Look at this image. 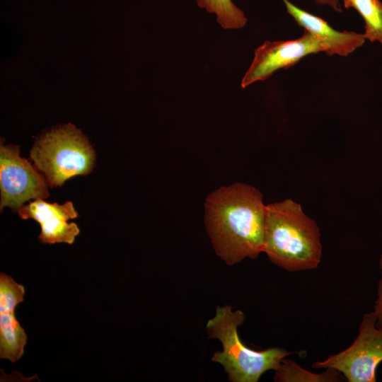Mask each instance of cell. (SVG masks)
<instances>
[{
    "label": "cell",
    "mask_w": 382,
    "mask_h": 382,
    "mask_svg": "<svg viewBox=\"0 0 382 382\" xmlns=\"http://www.w3.org/2000/svg\"><path fill=\"white\" fill-rule=\"evenodd\" d=\"M266 206L255 187L237 183L206 199L204 221L216 255L228 265L263 253Z\"/></svg>",
    "instance_id": "obj_1"
},
{
    "label": "cell",
    "mask_w": 382,
    "mask_h": 382,
    "mask_svg": "<svg viewBox=\"0 0 382 382\" xmlns=\"http://www.w3.org/2000/svg\"><path fill=\"white\" fill-rule=\"evenodd\" d=\"M322 244L316 222L291 199L267 204L264 249L270 261L288 272L316 268Z\"/></svg>",
    "instance_id": "obj_2"
},
{
    "label": "cell",
    "mask_w": 382,
    "mask_h": 382,
    "mask_svg": "<svg viewBox=\"0 0 382 382\" xmlns=\"http://www.w3.org/2000/svg\"><path fill=\"white\" fill-rule=\"evenodd\" d=\"M244 313L232 306H217L215 316L206 324L208 338L218 339L223 349L216 352L212 361L220 364L232 382H257L269 370H275L283 359L292 353L281 347L257 351L245 346L239 337L238 326L245 320Z\"/></svg>",
    "instance_id": "obj_3"
},
{
    "label": "cell",
    "mask_w": 382,
    "mask_h": 382,
    "mask_svg": "<svg viewBox=\"0 0 382 382\" xmlns=\"http://www.w3.org/2000/svg\"><path fill=\"white\" fill-rule=\"evenodd\" d=\"M30 158L53 187L71 177L91 173L96 152L81 129L69 123L41 134L30 151Z\"/></svg>",
    "instance_id": "obj_4"
},
{
    "label": "cell",
    "mask_w": 382,
    "mask_h": 382,
    "mask_svg": "<svg viewBox=\"0 0 382 382\" xmlns=\"http://www.w3.org/2000/svg\"><path fill=\"white\" fill-rule=\"evenodd\" d=\"M374 312L365 313L359 327V334L345 350L315 361L314 369H334L349 382H375L376 370L382 361V329L376 325Z\"/></svg>",
    "instance_id": "obj_5"
},
{
    "label": "cell",
    "mask_w": 382,
    "mask_h": 382,
    "mask_svg": "<svg viewBox=\"0 0 382 382\" xmlns=\"http://www.w3.org/2000/svg\"><path fill=\"white\" fill-rule=\"evenodd\" d=\"M46 179L20 156L19 146L1 145V211L5 207L18 211L30 199L49 197Z\"/></svg>",
    "instance_id": "obj_6"
},
{
    "label": "cell",
    "mask_w": 382,
    "mask_h": 382,
    "mask_svg": "<svg viewBox=\"0 0 382 382\" xmlns=\"http://www.w3.org/2000/svg\"><path fill=\"white\" fill-rule=\"evenodd\" d=\"M320 52L328 54V45L306 30L295 40L265 41L255 50L254 58L241 80V86L245 88L258 81H265L277 70L289 69L303 57Z\"/></svg>",
    "instance_id": "obj_7"
},
{
    "label": "cell",
    "mask_w": 382,
    "mask_h": 382,
    "mask_svg": "<svg viewBox=\"0 0 382 382\" xmlns=\"http://www.w3.org/2000/svg\"><path fill=\"white\" fill-rule=\"evenodd\" d=\"M18 213L21 219H33L40 224L41 233L38 239L43 243L72 244L80 232L76 224L67 223L69 219L78 217V213L70 201L59 204L36 199L22 207Z\"/></svg>",
    "instance_id": "obj_8"
},
{
    "label": "cell",
    "mask_w": 382,
    "mask_h": 382,
    "mask_svg": "<svg viewBox=\"0 0 382 382\" xmlns=\"http://www.w3.org/2000/svg\"><path fill=\"white\" fill-rule=\"evenodd\" d=\"M286 11L304 30L325 41L329 47L328 55L345 57L362 46L365 42L363 33L338 31L325 20L301 8L289 0H282Z\"/></svg>",
    "instance_id": "obj_9"
},
{
    "label": "cell",
    "mask_w": 382,
    "mask_h": 382,
    "mask_svg": "<svg viewBox=\"0 0 382 382\" xmlns=\"http://www.w3.org/2000/svg\"><path fill=\"white\" fill-rule=\"evenodd\" d=\"M27 335L14 312L0 313V358L14 363L19 360L27 342Z\"/></svg>",
    "instance_id": "obj_10"
},
{
    "label": "cell",
    "mask_w": 382,
    "mask_h": 382,
    "mask_svg": "<svg viewBox=\"0 0 382 382\" xmlns=\"http://www.w3.org/2000/svg\"><path fill=\"white\" fill-rule=\"evenodd\" d=\"M344 378V376L334 369H326L323 373L316 374L285 358L274 370V375L276 382H338L343 381Z\"/></svg>",
    "instance_id": "obj_11"
},
{
    "label": "cell",
    "mask_w": 382,
    "mask_h": 382,
    "mask_svg": "<svg viewBox=\"0 0 382 382\" xmlns=\"http://www.w3.org/2000/svg\"><path fill=\"white\" fill-rule=\"evenodd\" d=\"M346 8L355 9L363 18L365 40L382 44V2L380 0H342Z\"/></svg>",
    "instance_id": "obj_12"
},
{
    "label": "cell",
    "mask_w": 382,
    "mask_h": 382,
    "mask_svg": "<svg viewBox=\"0 0 382 382\" xmlns=\"http://www.w3.org/2000/svg\"><path fill=\"white\" fill-rule=\"evenodd\" d=\"M199 8L216 15L219 24L224 29L244 27L247 18L232 0H196Z\"/></svg>",
    "instance_id": "obj_13"
},
{
    "label": "cell",
    "mask_w": 382,
    "mask_h": 382,
    "mask_svg": "<svg viewBox=\"0 0 382 382\" xmlns=\"http://www.w3.org/2000/svg\"><path fill=\"white\" fill-rule=\"evenodd\" d=\"M25 288L11 277L0 274V313L15 311L17 305L24 299Z\"/></svg>",
    "instance_id": "obj_14"
},
{
    "label": "cell",
    "mask_w": 382,
    "mask_h": 382,
    "mask_svg": "<svg viewBox=\"0 0 382 382\" xmlns=\"http://www.w3.org/2000/svg\"><path fill=\"white\" fill-rule=\"evenodd\" d=\"M379 266L382 273V253L379 259ZM374 313L376 316V327L382 329V277L378 283L377 299L375 301Z\"/></svg>",
    "instance_id": "obj_15"
},
{
    "label": "cell",
    "mask_w": 382,
    "mask_h": 382,
    "mask_svg": "<svg viewBox=\"0 0 382 382\" xmlns=\"http://www.w3.org/2000/svg\"><path fill=\"white\" fill-rule=\"evenodd\" d=\"M316 4L320 5L328 6L334 11L342 13V8L341 5V0H313Z\"/></svg>",
    "instance_id": "obj_16"
}]
</instances>
